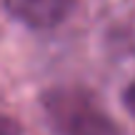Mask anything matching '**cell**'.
Instances as JSON below:
<instances>
[{"mask_svg":"<svg viewBox=\"0 0 135 135\" xmlns=\"http://www.w3.org/2000/svg\"><path fill=\"white\" fill-rule=\"evenodd\" d=\"M40 108L58 135H125L95 93L83 85H50L40 93Z\"/></svg>","mask_w":135,"mask_h":135,"instance_id":"6da1fadb","label":"cell"},{"mask_svg":"<svg viewBox=\"0 0 135 135\" xmlns=\"http://www.w3.org/2000/svg\"><path fill=\"white\" fill-rule=\"evenodd\" d=\"M10 18L33 30H48L68 20L75 0H3Z\"/></svg>","mask_w":135,"mask_h":135,"instance_id":"7a4b0ae2","label":"cell"},{"mask_svg":"<svg viewBox=\"0 0 135 135\" xmlns=\"http://www.w3.org/2000/svg\"><path fill=\"white\" fill-rule=\"evenodd\" d=\"M120 100H123V105H125V110L135 118V78H133V80L125 85V90H123Z\"/></svg>","mask_w":135,"mask_h":135,"instance_id":"277c9868","label":"cell"},{"mask_svg":"<svg viewBox=\"0 0 135 135\" xmlns=\"http://www.w3.org/2000/svg\"><path fill=\"white\" fill-rule=\"evenodd\" d=\"M0 135H23V125L8 113H0Z\"/></svg>","mask_w":135,"mask_h":135,"instance_id":"3957f363","label":"cell"}]
</instances>
